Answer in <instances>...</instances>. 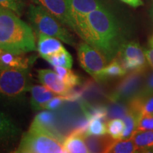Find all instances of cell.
Here are the masks:
<instances>
[{"label":"cell","instance_id":"28","mask_svg":"<svg viewBox=\"0 0 153 153\" xmlns=\"http://www.w3.org/2000/svg\"><path fill=\"white\" fill-rule=\"evenodd\" d=\"M0 7L9 9L20 16L22 15L25 4L23 0H0Z\"/></svg>","mask_w":153,"mask_h":153},{"label":"cell","instance_id":"18","mask_svg":"<svg viewBox=\"0 0 153 153\" xmlns=\"http://www.w3.org/2000/svg\"><path fill=\"white\" fill-rule=\"evenodd\" d=\"M107 135H86L85 143L89 152H105L106 148L113 140Z\"/></svg>","mask_w":153,"mask_h":153},{"label":"cell","instance_id":"26","mask_svg":"<svg viewBox=\"0 0 153 153\" xmlns=\"http://www.w3.org/2000/svg\"><path fill=\"white\" fill-rule=\"evenodd\" d=\"M108 110V118H121L128 112V106L126 103L119 101H110V104L107 106Z\"/></svg>","mask_w":153,"mask_h":153},{"label":"cell","instance_id":"2","mask_svg":"<svg viewBox=\"0 0 153 153\" xmlns=\"http://www.w3.org/2000/svg\"><path fill=\"white\" fill-rule=\"evenodd\" d=\"M0 49L21 55L36 50L35 36L30 26L9 9L0 7Z\"/></svg>","mask_w":153,"mask_h":153},{"label":"cell","instance_id":"24","mask_svg":"<svg viewBox=\"0 0 153 153\" xmlns=\"http://www.w3.org/2000/svg\"><path fill=\"white\" fill-rule=\"evenodd\" d=\"M139 116L140 115L137 114L136 113L128 110V112L123 118L124 123H125V128H124L122 139L128 140L131 138L134 133L137 130V119H138Z\"/></svg>","mask_w":153,"mask_h":153},{"label":"cell","instance_id":"30","mask_svg":"<svg viewBox=\"0 0 153 153\" xmlns=\"http://www.w3.org/2000/svg\"><path fill=\"white\" fill-rule=\"evenodd\" d=\"M153 95V72L148 76H146L141 92L139 97L142 99H146Z\"/></svg>","mask_w":153,"mask_h":153},{"label":"cell","instance_id":"15","mask_svg":"<svg viewBox=\"0 0 153 153\" xmlns=\"http://www.w3.org/2000/svg\"><path fill=\"white\" fill-rule=\"evenodd\" d=\"M20 130L5 114L0 111V145L9 143L16 139Z\"/></svg>","mask_w":153,"mask_h":153},{"label":"cell","instance_id":"13","mask_svg":"<svg viewBox=\"0 0 153 153\" xmlns=\"http://www.w3.org/2000/svg\"><path fill=\"white\" fill-rule=\"evenodd\" d=\"M38 51L44 59L51 56L62 49L63 45L56 38L43 33H38Z\"/></svg>","mask_w":153,"mask_h":153},{"label":"cell","instance_id":"4","mask_svg":"<svg viewBox=\"0 0 153 153\" xmlns=\"http://www.w3.org/2000/svg\"><path fill=\"white\" fill-rule=\"evenodd\" d=\"M28 68H9L0 70V100L10 103L20 101L29 91Z\"/></svg>","mask_w":153,"mask_h":153},{"label":"cell","instance_id":"5","mask_svg":"<svg viewBox=\"0 0 153 153\" xmlns=\"http://www.w3.org/2000/svg\"><path fill=\"white\" fill-rule=\"evenodd\" d=\"M28 17L37 34H45L71 46L76 45L75 38L65 27V25L40 6L30 4L28 8Z\"/></svg>","mask_w":153,"mask_h":153},{"label":"cell","instance_id":"16","mask_svg":"<svg viewBox=\"0 0 153 153\" xmlns=\"http://www.w3.org/2000/svg\"><path fill=\"white\" fill-rule=\"evenodd\" d=\"M30 60L24 54L16 55L0 49V70L4 68H28Z\"/></svg>","mask_w":153,"mask_h":153},{"label":"cell","instance_id":"6","mask_svg":"<svg viewBox=\"0 0 153 153\" xmlns=\"http://www.w3.org/2000/svg\"><path fill=\"white\" fill-rule=\"evenodd\" d=\"M146 70L132 71L120 81L115 90L108 96L110 101L128 103L139 97L144 85Z\"/></svg>","mask_w":153,"mask_h":153},{"label":"cell","instance_id":"3","mask_svg":"<svg viewBox=\"0 0 153 153\" xmlns=\"http://www.w3.org/2000/svg\"><path fill=\"white\" fill-rule=\"evenodd\" d=\"M63 141L53 132L30 125L28 131L23 135L16 152L63 153Z\"/></svg>","mask_w":153,"mask_h":153},{"label":"cell","instance_id":"22","mask_svg":"<svg viewBox=\"0 0 153 153\" xmlns=\"http://www.w3.org/2000/svg\"><path fill=\"white\" fill-rule=\"evenodd\" d=\"M45 60L54 67H63L68 69H71L73 64L72 57L65 48L55 54L48 57Z\"/></svg>","mask_w":153,"mask_h":153},{"label":"cell","instance_id":"29","mask_svg":"<svg viewBox=\"0 0 153 153\" xmlns=\"http://www.w3.org/2000/svg\"><path fill=\"white\" fill-rule=\"evenodd\" d=\"M136 131H153V114L140 115L137 119Z\"/></svg>","mask_w":153,"mask_h":153},{"label":"cell","instance_id":"33","mask_svg":"<svg viewBox=\"0 0 153 153\" xmlns=\"http://www.w3.org/2000/svg\"><path fill=\"white\" fill-rule=\"evenodd\" d=\"M120 1L133 7H137L143 5L142 0H120Z\"/></svg>","mask_w":153,"mask_h":153},{"label":"cell","instance_id":"31","mask_svg":"<svg viewBox=\"0 0 153 153\" xmlns=\"http://www.w3.org/2000/svg\"><path fill=\"white\" fill-rule=\"evenodd\" d=\"M63 101H65L64 99H63L62 96H58L57 97H53L47 103L46 105H45V108H46L48 110L50 111H55L56 110L57 108H58L62 104Z\"/></svg>","mask_w":153,"mask_h":153},{"label":"cell","instance_id":"8","mask_svg":"<svg viewBox=\"0 0 153 153\" xmlns=\"http://www.w3.org/2000/svg\"><path fill=\"white\" fill-rule=\"evenodd\" d=\"M116 57L127 72L146 70L145 53L137 42H125L120 47Z\"/></svg>","mask_w":153,"mask_h":153},{"label":"cell","instance_id":"14","mask_svg":"<svg viewBox=\"0 0 153 153\" xmlns=\"http://www.w3.org/2000/svg\"><path fill=\"white\" fill-rule=\"evenodd\" d=\"M30 106L35 111L45 108V105L55 97V94L45 86L34 85L30 87Z\"/></svg>","mask_w":153,"mask_h":153},{"label":"cell","instance_id":"12","mask_svg":"<svg viewBox=\"0 0 153 153\" xmlns=\"http://www.w3.org/2000/svg\"><path fill=\"white\" fill-rule=\"evenodd\" d=\"M86 134L76 129L73 131L62 143L64 152L66 153H87L89 152L85 143Z\"/></svg>","mask_w":153,"mask_h":153},{"label":"cell","instance_id":"25","mask_svg":"<svg viewBox=\"0 0 153 153\" xmlns=\"http://www.w3.org/2000/svg\"><path fill=\"white\" fill-rule=\"evenodd\" d=\"M107 133L114 139H122L125 123L121 118H112L106 123Z\"/></svg>","mask_w":153,"mask_h":153},{"label":"cell","instance_id":"1","mask_svg":"<svg viewBox=\"0 0 153 153\" xmlns=\"http://www.w3.org/2000/svg\"><path fill=\"white\" fill-rule=\"evenodd\" d=\"M76 34L99 50L108 62L117 56L125 40L114 17L104 7L91 11L78 26Z\"/></svg>","mask_w":153,"mask_h":153},{"label":"cell","instance_id":"20","mask_svg":"<svg viewBox=\"0 0 153 153\" xmlns=\"http://www.w3.org/2000/svg\"><path fill=\"white\" fill-rule=\"evenodd\" d=\"M55 122V116L54 113L49 111H43L38 113L36 115L33 122H32L31 125L38 126V127L42 128L53 132V133H55V135H57V136L61 137L64 140L65 139H63V137L62 135L60 133H57L54 128H53Z\"/></svg>","mask_w":153,"mask_h":153},{"label":"cell","instance_id":"19","mask_svg":"<svg viewBox=\"0 0 153 153\" xmlns=\"http://www.w3.org/2000/svg\"><path fill=\"white\" fill-rule=\"evenodd\" d=\"M131 139L136 146L137 152L153 150V131H136Z\"/></svg>","mask_w":153,"mask_h":153},{"label":"cell","instance_id":"11","mask_svg":"<svg viewBox=\"0 0 153 153\" xmlns=\"http://www.w3.org/2000/svg\"><path fill=\"white\" fill-rule=\"evenodd\" d=\"M38 79L41 83L53 91L55 95L66 96L72 88L63 82L58 74L51 70H40L38 72Z\"/></svg>","mask_w":153,"mask_h":153},{"label":"cell","instance_id":"10","mask_svg":"<svg viewBox=\"0 0 153 153\" xmlns=\"http://www.w3.org/2000/svg\"><path fill=\"white\" fill-rule=\"evenodd\" d=\"M68 4L76 33L78 26L85 21L88 14L103 7L98 0H68Z\"/></svg>","mask_w":153,"mask_h":153},{"label":"cell","instance_id":"23","mask_svg":"<svg viewBox=\"0 0 153 153\" xmlns=\"http://www.w3.org/2000/svg\"><path fill=\"white\" fill-rule=\"evenodd\" d=\"M54 71L58 74L61 80L70 87H75L82 84L81 78L73 71L70 70V69L63 68V67L55 66Z\"/></svg>","mask_w":153,"mask_h":153},{"label":"cell","instance_id":"34","mask_svg":"<svg viewBox=\"0 0 153 153\" xmlns=\"http://www.w3.org/2000/svg\"><path fill=\"white\" fill-rule=\"evenodd\" d=\"M149 45L151 48H153V35L149 39Z\"/></svg>","mask_w":153,"mask_h":153},{"label":"cell","instance_id":"27","mask_svg":"<svg viewBox=\"0 0 153 153\" xmlns=\"http://www.w3.org/2000/svg\"><path fill=\"white\" fill-rule=\"evenodd\" d=\"M106 120L93 118L89 120L86 135H104L107 133Z\"/></svg>","mask_w":153,"mask_h":153},{"label":"cell","instance_id":"21","mask_svg":"<svg viewBox=\"0 0 153 153\" xmlns=\"http://www.w3.org/2000/svg\"><path fill=\"white\" fill-rule=\"evenodd\" d=\"M105 152L107 153H133L137 152L133 140L113 139Z\"/></svg>","mask_w":153,"mask_h":153},{"label":"cell","instance_id":"9","mask_svg":"<svg viewBox=\"0 0 153 153\" xmlns=\"http://www.w3.org/2000/svg\"><path fill=\"white\" fill-rule=\"evenodd\" d=\"M36 4L53 15L63 25L75 32L70 13L68 0H33Z\"/></svg>","mask_w":153,"mask_h":153},{"label":"cell","instance_id":"17","mask_svg":"<svg viewBox=\"0 0 153 153\" xmlns=\"http://www.w3.org/2000/svg\"><path fill=\"white\" fill-rule=\"evenodd\" d=\"M126 73L127 70L124 68L120 60L116 57L99 72L95 79L98 82L104 81L110 78L123 76Z\"/></svg>","mask_w":153,"mask_h":153},{"label":"cell","instance_id":"7","mask_svg":"<svg viewBox=\"0 0 153 153\" xmlns=\"http://www.w3.org/2000/svg\"><path fill=\"white\" fill-rule=\"evenodd\" d=\"M77 55L80 65L94 79L108 64L106 57L99 50L85 41L78 45Z\"/></svg>","mask_w":153,"mask_h":153},{"label":"cell","instance_id":"32","mask_svg":"<svg viewBox=\"0 0 153 153\" xmlns=\"http://www.w3.org/2000/svg\"><path fill=\"white\" fill-rule=\"evenodd\" d=\"M144 53L149 65H150L151 68L153 69V48H152L151 49L145 51Z\"/></svg>","mask_w":153,"mask_h":153}]
</instances>
